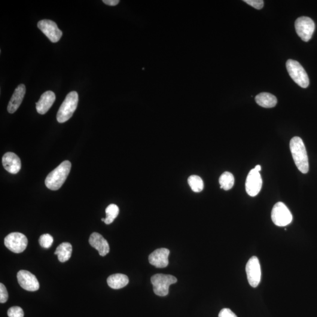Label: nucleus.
I'll return each mask as SVG.
<instances>
[{"mask_svg":"<svg viewBox=\"0 0 317 317\" xmlns=\"http://www.w3.org/2000/svg\"><path fill=\"white\" fill-rule=\"evenodd\" d=\"M289 148L295 165L301 173L306 174L309 170V162L303 140L300 137H294L289 143Z\"/></svg>","mask_w":317,"mask_h":317,"instance_id":"nucleus-1","label":"nucleus"},{"mask_svg":"<svg viewBox=\"0 0 317 317\" xmlns=\"http://www.w3.org/2000/svg\"><path fill=\"white\" fill-rule=\"evenodd\" d=\"M71 169V162L68 160L63 161L49 173L45 181L46 187L51 190H59L65 183Z\"/></svg>","mask_w":317,"mask_h":317,"instance_id":"nucleus-2","label":"nucleus"},{"mask_svg":"<svg viewBox=\"0 0 317 317\" xmlns=\"http://www.w3.org/2000/svg\"><path fill=\"white\" fill-rule=\"evenodd\" d=\"M78 103V93L76 91L69 93L58 111L57 115L58 122L60 123H63L68 121L77 109Z\"/></svg>","mask_w":317,"mask_h":317,"instance_id":"nucleus-3","label":"nucleus"},{"mask_svg":"<svg viewBox=\"0 0 317 317\" xmlns=\"http://www.w3.org/2000/svg\"><path fill=\"white\" fill-rule=\"evenodd\" d=\"M286 67L289 76L295 83L301 88H306L309 87V76L299 63L297 61L288 60L286 63Z\"/></svg>","mask_w":317,"mask_h":317,"instance_id":"nucleus-4","label":"nucleus"},{"mask_svg":"<svg viewBox=\"0 0 317 317\" xmlns=\"http://www.w3.org/2000/svg\"><path fill=\"white\" fill-rule=\"evenodd\" d=\"M177 282L178 280L175 277L163 274H155L151 278L154 292L160 297H164L168 294L169 286Z\"/></svg>","mask_w":317,"mask_h":317,"instance_id":"nucleus-5","label":"nucleus"},{"mask_svg":"<svg viewBox=\"0 0 317 317\" xmlns=\"http://www.w3.org/2000/svg\"><path fill=\"white\" fill-rule=\"evenodd\" d=\"M271 219L277 226L285 227L291 223L292 216L285 203L278 202L273 207L271 212Z\"/></svg>","mask_w":317,"mask_h":317,"instance_id":"nucleus-6","label":"nucleus"},{"mask_svg":"<svg viewBox=\"0 0 317 317\" xmlns=\"http://www.w3.org/2000/svg\"><path fill=\"white\" fill-rule=\"evenodd\" d=\"M295 31L298 36L305 42H308L312 38L315 31V23L312 18L301 17L295 22Z\"/></svg>","mask_w":317,"mask_h":317,"instance_id":"nucleus-7","label":"nucleus"},{"mask_svg":"<svg viewBox=\"0 0 317 317\" xmlns=\"http://www.w3.org/2000/svg\"><path fill=\"white\" fill-rule=\"evenodd\" d=\"M4 245L8 249L15 254H21L27 248L28 240L24 234L14 232L9 234L4 239Z\"/></svg>","mask_w":317,"mask_h":317,"instance_id":"nucleus-8","label":"nucleus"},{"mask_svg":"<svg viewBox=\"0 0 317 317\" xmlns=\"http://www.w3.org/2000/svg\"><path fill=\"white\" fill-rule=\"evenodd\" d=\"M247 277L252 287H257L261 281V271L260 262L255 256L250 258L246 266Z\"/></svg>","mask_w":317,"mask_h":317,"instance_id":"nucleus-9","label":"nucleus"},{"mask_svg":"<svg viewBox=\"0 0 317 317\" xmlns=\"http://www.w3.org/2000/svg\"><path fill=\"white\" fill-rule=\"evenodd\" d=\"M38 27L54 43L59 42L63 35V32L59 29L57 24L53 21L49 20L39 21L38 23Z\"/></svg>","mask_w":317,"mask_h":317,"instance_id":"nucleus-10","label":"nucleus"},{"mask_svg":"<svg viewBox=\"0 0 317 317\" xmlns=\"http://www.w3.org/2000/svg\"><path fill=\"white\" fill-rule=\"evenodd\" d=\"M263 185L260 172L254 168L251 170L246 182V190L249 196L254 197L260 191Z\"/></svg>","mask_w":317,"mask_h":317,"instance_id":"nucleus-11","label":"nucleus"},{"mask_svg":"<svg viewBox=\"0 0 317 317\" xmlns=\"http://www.w3.org/2000/svg\"><path fill=\"white\" fill-rule=\"evenodd\" d=\"M17 279L21 287L27 291H35L39 288L37 279L28 271L20 270L17 274Z\"/></svg>","mask_w":317,"mask_h":317,"instance_id":"nucleus-12","label":"nucleus"},{"mask_svg":"<svg viewBox=\"0 0 317 317\" xmlns=\"http://www.w3.org/2000/svg\"><path fill=\"white\" fill-rule=\"evenodd\" d=\"M170 251L165 248L156 250L149 256V261L152 266L164 268L168 266Z\"/></svg>","mask_w":317,"mask_h":317,"instance_id":"nucleus-13","label":"nucleus"},{"mask_svg":"<svg viewBox=\"0 0 317 317\" xmlns=\"http://www.w3.org/2000/svg\"><path fill=\"white\" fill-rule=\"evenodd\" d=\"M2 162L4 169L12 174H17L21 168L20 158L13 152L5 154L2 157Z\"/></svg>","mask_w":317,"mask_h":317,"instance_id":"nucleus-14","label":"nucleus"},{"mask_svg":"<svg viewBox=\"0 0 317 317\" xmlns=\"http://www.w3.org/2000/svg\"><path fill=\"white\" fill-rule=\"evenodd\" d=\"M56 94L53 91H48L40 97L36 103V109L38 114L44 115L49 111L56 100Z\"/></svg>","mask_w":317,"mask_h":317,"instance_id":"nucleus-15","label":"nucleus"},{"mask_svg":"<svg viewBox=\"0 0 317 317\" xmlns=\"http://www.w3.org/2000/svg\"><path fill=\"white\" fill-rule=\"evenodd\" d=\"M26 92V88L24 84L18 85L16 89L15 90L7 106V111L10 114H13L20 107L24 97L25 96Z\"/></svg>","mask_w":317,"mask_h":317,"instance_id":"nucleus-16","label":"nucleus"},{"mask_svg":"<svg viewBox=\"0 0 317 317\" xmlns=\"http://www.w3.org/2000/svg\"><path fill=\"white\" fill-rule=\"evenodd\" d=\"M89 243L91 246L98 251L100 255L105 256L110 251L107 241L99 233H93L91 234Z\"/></svg>","mask_w":317,"mask_h":317,"instance_id":"nucleus-17","label":"nucleus"},{"mask_svg":"<svg viewBox=\"0 0 317 317\" xmlns=\"http://www.w3.org/2000/svg\"><path fill=\"white\" fill-rule=\"evenodd\" d=\"M255 100L258 105L266 108H273L277 103L276 97L272 94L267 93L258 94L255 96Z\"/></svg>","mask_w":317,"mask_h":317,"instance_id":"nucleus-18","label":"nucleus"},{"mask_svg":"<svg viewBox=\"0 0 317 317\" xmlns=\"http://www.w3.org/2000/svg\"><path fill=\"white\" fill-rule=\"evenodd\" d=\"M108 285L113 289H120L125 287L129 283V279L123 274H115L109 276L107 279Z\"/></svg>","mask_w":317,"mask_h":317,"instance_id":"nucleus-19","label":"nucleus"},{"mask_svg":"<svg viewBox=\"0 0 317 317\" xmlns=\"http://www.w3.org/2000/svg\"><path fill=\"white\" fill-rule=\"evenodd\" d=\"M72 252V246L69 243H63L57 247L54 254L58 255L59 260L64 263L69 260Z\"/></svg>","mask_w":317,"mask_h":317,"instance_id":"nucleus-20","label":"nucleus"},{"mask_svg":"<svg viewBox=\"0 0 317 317\" xmlns=\"http://www.w3.org/2000/svg\"><path fill=\"white\" fill-rule=\"evenodd\" d=\"M219 184L221 188L224 190H229L233 187L234 185V178L232 173L225 172L219 178Z\"/></svg>","mask_w":317,"mask_h":317,"instance_id":"nucleus-21","label":"nucleus"},{"mask_svg":"<svg viewBox=\"0 0 317 317\" xmlns=\"http://www.w3.org/2000/svg\"><path fill=\"white\" fill-rule=\"evenodd\" d=\"M105 212L106 217L104 222L105 224H111L115 219L117 218L119 213H120V209L115 204H111V205L106 207Z\"/></svg>","mask_w":317,"mask_h":317,"instance_id":"nucleus-22","label":"nucleus"},{"mask_svg":"<svg viewBox=\"0 0 317 317\" xmlns=\"http://www.w3.org/2000/svg\"><path fill=\"white\" fill-rule=\"evenodd\" d=\"M188 184L192 190L196 193H199L203 190L204 183L202 178L199 176H190L188 179Z\"/></svg>","mask_w":317,"mask_h":317,"instance_id":"nucleus-23","label":"nucleus"},{"mask_svg":"<svg viewBox=\"0 0 317 317\" xmlns=\"http://www.w3.org/2000/svg\"><path fill=\"white\" fill-rule=\"evenodd\" d=\"M54 242V239L53 236H51L49 234H42L39 237V245L42 247V248L45 249H49L51 248L52 245Z\"/></svg>","mask_w":317,"mask_h":317,"instance_id":"nucleus-24","label":"nucleus"},{"mask_svg":"<svg viewBox=\"0 0 317 317\" xmlns=\"http://www.w3.org/2000/svg\"><path fill=\"white\" fill-rule=\"evenodd\" d=\"M7 315L8 317H24V314L21 307L15 306L8 310Z\"/></svg>","mask_w":317,"mask_h":317,"instance_id":"nucleus-25","label":"nucleus"},{"mask_svg":"<svg viewBox=\"0 0 317 317\" xmlns=\"http://www.w3.org/2000/svg\"><path fill=\"white\" fill-rule=\"evenodd\" d=\"M244 1L257 10H261L263 8L264 1L262 0H245Z\"/></svg>","mask_w":317,"mask_h":317,"instance_id":"nucleus-26","label":"nucleus"},{"mask_svg":"<svg viewBox=\"0 0 317 317\" xmlns=\"http://www.w3.org/2000/svg\"><path fill=\"white\" fill-rule=\"evenodd\" d=\"M8 294L7 289L2 283L0 284V302L5 303L8 300Z\"/></svg>","mask_w":317,"mask_h":317,"instance_id":"nucleus-27","label":"nucleus"},{"mask_svg":"<svg viewBox=\"0 0 317 317\" xmlns=\"http://www.w3.org/2000/svg\"><path fill=\"white\" fill-rule=\"evenodd\" d=\"M219 317H237L229 309H223L219 314Z\"/></svg>","mask_w":317,"mask_h":317,"instance_id":"nucleus-28","label":"nucleus"},{"mask_svg":"<svg viewBox=\"0 0 317 317\" xmlns=\"http://www.w3.org/2000/svg\"><path fill=\"white\" fill-rule=\"evenodd\" d=\"M103 2L105 4L110 6H115L119 4V0H103Z\"/></svg>","mask_w":317,"mask_h":317,"instance_id":"nucleus-29","label":"nucleus"},{"mask_svg":"<svg viewBox=\"0 0 317 317\" xmlns=\"http://www.w3.org/2000/svg\"><path fill=\"white\" fill-rule=\"evenodd\" d=\"M254 169L256 170H257V171L260 172L261 169V167L260 165H257V166H255V167H254Z\"/></svg>","mask_w":317,"mask_h":317,"instance_id":"nucleus-30","label":"nucleus"},{"mask_svg":"<svg viewBox=\"0 0 317 317\" xmlns=\"http://www.w3.org/2000/svg\"><path fill=\"white\" fill-rule=\"evenodd\" d=\"M105 219H103H103H102V222H105Z\"/></svg>","mask_w":317,"mask_h":317,"instance_id":"nucleus-31","label":"nucleus"}]
</instances>
